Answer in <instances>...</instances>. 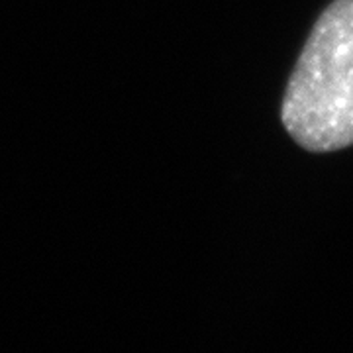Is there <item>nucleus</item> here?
Here are the masks:
<instances>
[{
	"label": "nucleus",
	"mask_w": 353,
	"mask_h": 353,
	"mask_svg": "<svg viewBox=\"0 0 353 353\" xmlns=\"http://www.w3.org/2000/svg\"><path fill=\"white\" fill-rule=\"evenodd\" d=\"M281 120L306 152L353 145V0H334L316 20L285 90Z\"/></svg>",
	"instance_id": "f257e3e1"
}]
</instances>
